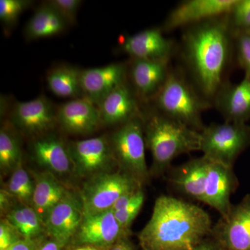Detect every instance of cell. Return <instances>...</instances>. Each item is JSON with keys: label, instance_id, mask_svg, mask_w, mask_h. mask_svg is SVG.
Wrapping results in <instances>:
<instances>
[{"label": "cell", "instance_id": "obj_17", "mask_svg": "<svg viewBox=\"0 0 250 250\" xmlns=\"http://www.w3.org/2000/svg\"><path fill=\"white\" fill-rule=\"evenodd\" d=\"M238 186V180L233 167L210 161L206 179L203 203L216 210L220 216H225L232 207L230 198Z\"/></svg>", "mask_w": 250, "mask_h": 250}, {"label": "cell", "instance_id": "obj_35", "mask_svg": "<svg viewBox=\"0 0 250 250\" xmlns=\"http://www.w3.org/2000/svg\"><path fill=\"white\" fill-rule=\"evenodd\" d=\"M39 241V240L22 238L6 250H36Z\"/></svg>", "mask_w": 250, "mask_h": 250}, {"label": "cell", "instance_id": "obj_5", "mask_svg": "<svg viewBox=\"0 0 250 250\" xmlns=\"http://www.w3.org/2000/svg\"><path fill=\"white\" fill-rule=\"evenodd\" d=\"M200 150L211 162L233 167L235 161L250 145L247 123H212L200 131Z\"/></svg>", "mask_w": 250, "mask_h": 250}, {"label": "cell", "instance_id": "obj_12", "mask_svg": "<svg viewBox=\"0 0 250 250\" xmlns=\"http://www.w3.org/2000/svg\"><path fill=\"white\" fill-rule=\"evenodd\" d=\"M236 0H188L167 15L163 31L188 27L228 14Z\"/></svg>", "mask_w": 250, "mask_h": 250}, {"label": "cell", "instance_id": "obj_14", "mask_svg": "<svg viewBox=\"0 0 250 250\" xmlns=\"http://www.w3.org/2000/svg\"><path fill=\"white\" fill-rule=\"evenodd\" d=\"M122 52L131 59L170 61L174 42L163 34L162 29L152 28L126 36L121 41Z\"/></svg>", "mask_w": 250, "mask_h": 250}, {"label": "cell", "instance_id": "obj_23", "mask_svg": "<svg viewBox=\"0 0 250 250\" xmlns=\"http://www.w3.org/2000/svg\"><path fill=\"white\" fill-rule=\"evenodd\" d=\"M68 192L51 172L38 175L31 204L44 223L49 213Z\"/></svg>", "mask_w": 250, "mask_h": 250}, {"label": "cell", "instance_id": "obj_29", "mask_svg": "<svg viewBox=\"0 0 250 250\" xmlns=\"http://www.w3.org/2000/svg\"><path fill=\"white\" fill-rule=\"evenodd\" d=\"M227 16L233 36L250 34V0H236Z\"/></svg>", "mask_w": 250, "mask_h": 250}, {"label": "cell", "instance_id": "obj_6", "mask_svg": "<svg viewBox=\"0 0 250 250\" xmlns=\"http://www.w3.org/2000/svg\"><path fill=\"white\" fill-rule=\"evenodd\" d=\"M109 141L121 170L134 177L142 187L147 184L151 175L146 159L143 115L121 125Z\"/></svg>", "mask_w": 250, "mask_h": 250}, {"label": "cell", "instance_id": "obj_27", "mask_svg": "<svg viewBox=\"0 0 250 250\" xmlns=\"http://www.w3.org/2000/svg\"><path fill=\"white\" fill-rule=\"evenodd\" d=\"M11 123L4 125L0 131V167L3 172L14 170L22 161L21 143Z\"/></svg>", "mask_w": 250, "mask_h": 250}, {"label": "cell", "instance_id": "obj_16", "mask_svg": "<svg viewBox=\"0 0 250 250\" xmlns=\"http://www.w3.org/2000/svg\"><path fill=\"white\" fill-rule=\"evenodd\" d=\"M57 123L69 134H93L102 124L98 106L89 99H74L57 108Z\"/></svg>", "mask_w": 250, "mask_h": 250}, {"label": "cell", "instance_id": "obj_22", "mask_svg": "<svg viewBox=\"0 0 250 250\" xmlns=\"http://www.w3.org/2000/svg\"><path fill=\"white\" fill-rule=\"evenodd\" d=\"M31 151L39 166L51 173L65 174L74 169L68 144L55 135L49 133L34 139Z\"/></svg>", "mask_w": 250, "mask_h": 250}, {"label": "cell", "instance_id": "obj_3", "mask_svg": "<svg viewBox=\"0 0 250 250\" xmlns=\"http://www.w3.org/2000/svg\"><path fill=\"white\" fill-rule=\"evenodd\" d=\"M146 147L152 157L151 176L161 177L170 170L177 156L200 150V132L156 109L143 113Z\"/></svg>", "mask_w": 250, "mask_h": 250}, {"label": "cell", "instance_id": "obj_8", "mask_svg": "<svg viewBox=\"0 0 250 250\" xmlns=\"http://www.w3.org/2000/svg\"><path fill=\"white\" fill-rule=\"evenodd\" d=\"M57 108L44 95L15 104L10 123L21 134L35 139L49 134L57 124Z\"/></svg>", "mask_w": 250, "mask_h": 250}, {"label": "cell", "instance_id": "obj_15", "mask_svg": "<svg viewBox=\"0 0 250 250\" xmlns=\"http://www.w3.org/2000/svg\"><path fill=\"white\" fill-rule=\"evenodd\" d=\"M167 60L131 59L128 67L131 86L141 100H152L165 83L170 68Z\"/></svg>", "mask_w": 250, "mask_h": 250}, {"label": "cell", "instance_id": "obj_21", "mask_svg": "<svg viewBox=\"0 0 250 250\" xmlns=\"http://www.w3.org/2000/svg\"><path fill=\"white\" fill-rule=\"evenodd\" d=\"M210 161L202 156L170 167L168 182L176 190L187 197L204 202L207 170Z\"/></svg>", "mask_w": 250, "mask_h": 250}, {"label": "cell", "instance_id": "obj_13", "mask_svg": "<svg viewBox=\"0 0 250 250\" xmlns=\"http://www.w3.org/2000/svg\"><path fill=\"white\" fill-rule=\"evenodd\" d=\"M83 204L82 198L68 192L66 197L49 213L46 218V231L49 237L66 246L80 228L83 220Z\"/></svg>", "mask_w": 250, "mask_h": 250}, {"label": "cell", "instance_id": "obj_18", "mask_svg": "<svg viewBox=\"0 0 250 250\" xmlns=\"http://www.w3.org/2000/svg\"><path fill=\"white\" fill-rule=\"evenodd\" d=\"M140 100L127 82L117 87L98 105L102 124L121 126L142 116Z\"/></svg>", "mask_w": 250, "mask_h": 250}, {"label": "cell", "instance_id": "obj_28", "mask_svg": "<svg viewBox=\"0 0 250 250\" xmlns=\"http://www.w3.org/2000/svg\"><path fill=\"white\" fill-rule=\"evenodd\" d=\"M35 184L30 176L23 167L22 161L13 171L8 182V192L18 199L22 205H27L32 202Z\"/></svg>", "mask_w": 250, "mask_h": 250}, {"label": "cell", "instance_id": "obj_39", "mask_svg": "<svg viewBox=\"0 0 250 250\" xmlns=\"http://www.w3.org/2000/svg\"><path fill=\"white\" fill-rule=\"evenodd\" d=\"M9 192L1 191V195H0V203H1V211L5 212L6 210H9V205L10 204Z\"/></svg>", "mask_w": 250, "mask_h": 250}, {"label": "cell", "instance_id": "obj_25", "mask_svg": "<svg viewBox=\"0 0 250 250\" xmlns=\"http://www.w3.org/2000/svg\"><path fill=\"white\" fill-rule=\"evenodd\" d=\"M81 70L70 65H59L49 70L46 77L47 86L57 96L77 99L84 97L81 85Z\"/></svg>", "mask_w": 250, "mask_h": 250}, {"label": "cell", "instance_id": "obj_26", "mask_svg": "<svg viewBox=\"0 0 250 250\" xmlns=\"http://www.w3.org/2000/svg\"><path fill=\"white\" fill-rule=\"evenodd\" d=\"M6 220L22 236L23 238L39 240L46 231L45 223L32 207L22 205L8 212Z\"/></svg>", "mask_w": 250, "mask_h": 250}, {"label": "cell", "instance_id": "obj_38", "mask_svg": "<svg viewBox=\"0 0 250 250\" xmlns=\"http://www.w3.org/2000/svg\"><path fill=\"white\" fill-rule=\"evenodd\" d=\"M106 250H137V249L129 241V238H126L117 242Z\"/></svg>", "mask_w": 250, "mask_h": 250}, {"label": "cell", "instance_id": "obj_1", "mask_svg": "<svg viewBox=\"0 0 250 250\" xmlns=\"http://www.w3.org/2000/svg\"><path fill=\"white\" fill-rule=\"evenodd\" d=\"M227 15L187 27L182 38V58L193 84L211 103L227 83V71L235 53L234 36Z\"/></svg>", "mask_w": 250, "mask_h": 250}, {"label": "cell", "instance_id": "obj_7", "mask_svg": "<svg viewBox=\"0 0 250 250\" xmlns=\"http://www.w3.org/2000/svg\"><path fill=\"white\" fill-rule=\"evenodd\" d=\"M142 187L122 170L96 174L85 184L81 194L83 213L90 215L111 210L120 197Z\"/></svg>", "mask_w": 250, "mask_h": 250}, {"label": "cell", "instance_id": "obj_30", "mask_svg": "<svg viewBox=\"0 0 250 250\" xmlns=\"http://www.w3.org/2000/svg\"><path fill=\"white\" fill-rule=\"evenodd\" d=\"M32 1L29 0H1L0 1V20L7 26L14 25L18 18L27 9Z\"/></svg>", "mask_w": 250, "mask_h": 250}, {"label": "cell", "instance_id": "obj_20", "mask_svg": "<svg viewBox=\"0 0 250 250\" xmlns=\"http://www.w3.org/2000/svg\"><path fill=\"white\" fill-rule=\"evenodd\" d=\"M213 103L225 122L247 123L250 119V79L245 76L236 84L228 82L220 88Z\"/></svg>", "mask_w": 250, "mask_h": 250}, {"label": "cell", "instance_id": "obj_37", "mask_svg": "<svg viewBox=\"0 0 250 250\" xmlns=\"http://www.w3.org/2000/svg\"><path fill=\"white\" fill-rule=\"evenodd\" d=\"M194 250H223L218 242L211 236L208 237L202 242Z\"/></svg>", "mask_w": 250, "mask_h": 250}, {"label": "cell", "instance_id": "obj_32", "mask_svg": "<svg viewBox=\"0 0 250 250\" xmlns=\"http://www.w3.org/2000/svg\"><path fill=\"white\" fill-rule=\"evenodd\" d=\"M47 4L53 8L67 25L75 24L77 21V14L79 8L82 4L80 0H50Z\"/></svg>", "mask_w": 250, "mask_h": 250}, {"label": "cell", "instance_id": "obj_36", "mask_svg": "<svg viewBox=\"0 0 250 250\" xmlns=\"http://www.w3.org/2000/svg\"><path fill=\"white\" fill-rule=\"evenodd\" d=\"M64 248L59 242L50 238L45 241H39L36 250H62Z\"/></svg>", "mask_w": 250, "mask_h": 250}, {"label": "cell", "instance_id": "obj_11", "mask_svg": "<svg viewBox=\"0 0 250 250\" xmlns=\"http://www.w3.org/2000/svg\"><path fill=\"white\" fill-rule=\"evenodd\" d=\"M130 235L131 231L122 228L111 209L84 215L72 243L75 246H91L106 250L117 242L129 238Z\"/></svg>", "mask_w": 250, "mask_h": 250}, {"label": "cell", "instance_id": "obj_31", "mask_svg": "<svg viewBox=\"0 0 250 250\" xmlns=\"http://www.w3.org/2000/svg\"><path fill=\"white\" fill-rule=\"evenodd\" d=\"M233 36L237 62L244 70L245 76L250 79V34H240Z\"/></svg>", "mask_w": 250, "mask_h": 250}, {"label": "cell", "instance_id": "obj_4", "mask_svg": "<svg viewBox=\"0 0 250 250\" xmlns=\"http://www.w3.org/2000/svg\"><path fill=\"white\" fill-rule=\"evenodd\" d=\"M155 109L195 131L205 127L202 114L212 103L200 93L180 70H170L162 88L153 99Z\"/></svg>", "mask_w": 250, "mask_h": 250}, {"label": "cell", "instance_id": "obj_33", "mask_svg": "<svg viewBox=\"0 0 250 250\" xmlns=\"http://www.w3.org/2000/svg\"><path fill=\"white\" fill-rule=\"evenodd\" d=\"M145 199H146V196L144 195L140 197L137 201L124 209L114 212L117 221L126 231H131L130 229H131V225L137 215L139 214L140 211L144 205Z\"/></svg>", "mask_w": 250, "mask_h": 250}, {"label": "cell", "instance_id": "obj_40", "mask_svg": "<svg viewBox=\"0 0 250 250\" xmlns=\"http://www.w3.org/2000/svg\"><path fill=\"white\" fill-rule=\"evenodd\" d=\"M72 250H102L96 248V247L91 246H75V248Z\"/></svg>", "mask_w": 250, "mask_h": 250}, {"label": "cell", "instance_id": "obj_2", "mask_svg": "<svg viewBox=\"0 0 250 250\" xmlns=\"http://www.w3.org/2000/svg\"><path fill=\"white\" fill-rule=\"evenodd\" d=\"M213 223L201 207L168 195L154 203L152 216L139 233L141 250H194L211 236Z\"/></svg>", "mask_w": 250, "mask_h": 250}, {"label": "cell", "instance_id": "obj_24", "mask_svg": "<svg viewBox=\"0 0 250 250\" xmlns=\"http://www.w3.org/2000/svg\"><path fill=\"white\" fill-rule=\"evenodd\" d=\"M67 23L47 3L38 8L26 24L24 36L28 41H35L59 35L66 29Z\"/></svg>", "mask_w": 250, "mask_h": 250}, {"label": "cell", "instance_id": "obj_9", "mask_svg": "<svg viewBox=\"0 0 250 250\" xmlns=\"http://www.w3.org/2000/svg\"><path fill=\"white\" fill-rule=\"evenodd\" d=\"M74 170L81 176H93L108 172L118 166L109 139L104 136L68 143Z\"/></svg>", "mask_w": 250, "mask_h": 250}, {"label": "cell", "instance_id": "obj_19", "mask_svg": "<svg viewBox=\"0 0 250 250\" xmlns=\"http://www.w3.org/2000/svg\"><path fill=\"white\" fill-rule=\"evenodd\" d=\"M128 67L123 63L81 70V85L85 98L98 106L112 90L127 82Z\"/></svg>", "mask_w": 250, "mask_h": 250}, {"label": "cell", "instance_id": "obj_34", "mask_svg": "<svg viewBox=\"0 0 250 250\" xmlns=\"http://www.w3.org/2000/svg\"><path fill=\"white\" fill-rule=\"evenodd\" d=\"M16 229L7 220H1L0 223V250H6L16 242L22 239Z\"/></svg>", "mask_w": 250, "mask_h": 250}, {"label": "cell", "instance_id": "obj_10", "mask_svg": "<svg viewBox=\"0 0 250 250\" xmlns=\"http://www.w3.org/2000/svg\"><path fill=\"white\" fill-rule=\"evenodd\" d=\"M210 236L223 250H250V194L220 216Z\"/></svg>", "mask_w": 250, "mask_h": 250}]
</instances>
